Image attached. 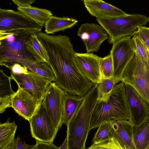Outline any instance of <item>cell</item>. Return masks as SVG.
<instances>
[{
  "instance_id": "4",
  "label": "cell",
  "mask_w": 149,
  "mask_h": 149,
  "mask_svg": "<svg viewBox=\"0 0 149 149\" xmlns=\"http://www.w3.org/2000/svg\"><path fill=\"white\" fill-rule=\"evenodd\" d=\"M32 31L0 32V64L6 67L19 64L24 59L34 60L27 51L25 43Z\"/></svg>"
},
{
  "instance_id": "1",
  "label": "cell",
  "mask_w": 149,
  "mask_h": 149,
  "mask_svg": "<svg viewBox=\"0 0 149 149\" xmlns=\"http://www.w3.org/2000/svg\"><path fill=\"white\" fill-rule=\"evenodd\" d=\"M37 35L47 52L55 73L54 82L64 91L84 97L95 84L78 69L74 60L76 52L69 38L65 35H49L42 31Z\"/></svg>"
},
{
  "instance_id": "31",
  "label": "cell",
  "mask_w": 149,
  "mask_h": 149,
  "mask_svg": "<svg viewBox=\"0 0 149 149\" xmlns=\"http://www.w3.org/2000/svg\"><path fill=\"white\" fill-rule=\"evenodd\" d=\"M149 49V28L142 26L138 27L136 33Z\"/></svg>"
},
{
  "instance_id": "27",
  "label": "cell",
  "mask_w": 149,
  "mask_h": 149,
  "mask_svg": "<svg viewBox=\"0 0 149 149\" xmlns=\"http://www.w3.org/2000/svg\"><path fill=\"white\" fill-rule=\"evenodd\" d=\"M113 122H104L98 127L92 141L93 144H97L108 141L113 128Z\"/></svg>"
},
{
  "instance_id": "29",
  "label": "cell",
  "mask_w": 149,
  "mask_h": 149,
  "mask_svg": "<svg viewBox=\"0 0 149 149\" xmlns=\"http://www.w3.org/2000/svg\"><path fill=\"white\" fill-rule=\"evenodd\" d=\"M86 149H125L114 135L113 129L109 140L97 144H92Z\"/></svg>"
},
{
  "instance_id": "5",
  "label": "cell",
  "mask_w": 149,
  "mask_h": 149,
  "mask_svg": "<svg viewBox=\"0 0 149 149\" xmlns=\"http://www.w3.org/2000/svg\"><path fill=\"white\" fill-rule=\"evenodd\" d=\"M96 20L107 32L109 43L113 44L121 38L136 35L138 27L146 25L149 19L142 15L128 14L108 19H97Z\"/></svg>"
},
{
  "instance_id": "15",
  "label": "cell",
  "mask_w": 149,
  "mask_h": 149,
  "mask_svg": "<svg viewBox=\"0 0 149 149\" xmlns=\"http://www.w3.org/2000/svg\"><path fill=\"white\" fill-rule=\"evenodd\" d=\"M18 87L12 100L11 107L18 115L29 121L36 113L41 103Z\"/></svg>"
},
{
  "instance_id": "12",
  "label": "cell",
  "mask_w": 149,
  "mask_h": 149,
  "mask_svg": "<svg viewBox=\"0 0 149 149\" xmlns=\"http://www.w3.org/2000/svg\"><path fill=\"white\" fill-rule=\"evenodd\" d=\"M77 35L83 41L88 53L97 52L102 43L108 38L104 29L93 23L82 24L78 29Z\"/></svg>"
},
{
  "instance_id": "20",
  "label": "cell",
  "mask_w": 149,
  "mask_h": 149,
  "mask_svg": "<svg viewBox=\"0 0 149 149\" xmlns=\"http://www.w3.org/2000/svg\"><path fill=\"white\" fill-rule=\"evenodd\" d=\"M134 143L136 149L149 148V116L133 127Z\"/></svg>"
},
{
  "instance_id": "23",
  "label": "cell",
  "mask_w": 149,
  "mask_h": 149,
  "mask_svg": "<svg viewBox=\"0 0 149 149\" xmlns=\"http://www.w3.org/2000/svg\"><path fill=\"white\" fill-rule=\"evenodd\" d=\"M78 22L77 20L72 18L52 16L45 24V31L47 34H53L57 32L70 28Z\"/></svg>"
},
{
  "instance_id": "11",
  "label": "cell",
  "mask_w": 149,
  "mask_h": 149,
  "mask_svg": "<svg viewBox=\"0 0 149 149\" xmlns=\"http://www.w3.org/2000/svg\"><path fill=\"white\" fill-rule=\"evenodd\" d=\"M29 122L31 136L36 140L53 143L58 130L53 125L42 102Z\"/></svg>"
},
{
  "instance_id": "24",
  "label": "cell",
  "mask_w": 149,
  "mask_h": 149,
  "mask_svg": "<svg viewBox=\"0 0 149 149\" xmlns=\"http://www.w3.org/2000/svg\"><path fill=\"white\" fill-rule=\"evenodd\" d=\"M20 64L39 75L52 79L54 81L56 79L55 73L50 65L46 62H36L34 60L27 58L24 59Z\"/></svg>"
},
{
  "instance_id": "2",
  "label": "cell",
  "mask_w": 149,
  "mask_h": 149,
  "mask_svg": "<svg viewBox=\"0 0 149 149\" xmlns=\"http://www.w3.org/2000/svg\"><path fill=\"white\" fill-rule=\"evenodd\" d=\"M97 84L84 96L83 102L67 126L68 149H86L93 112L97 101Z\"/></svg>"
},
{
  "instance_id": "18",
  "label": "cell",
  "mask_w": 149,
  "mask_h": 149,
  "mask_svg": "<svg viewBox=\"0 0 149 149\" xmlns=\"http://www.w3.org/2000/svg\"><path fill=\"white\" fill-rule=\"evenodd\" d=\"M10 76L0 70V113H3L6 109L11 107L12 98L15 92L12 89Z\"/></svg>"
},
{
  "instance_id": "16",
  "label": "cell",
  "mask_w": 149,
  "mask_h": 149,
  "mask_svg": "<svg viewBox=\"0 0 149 149\" xmlns=\"http://www.w3.org/2000/svg\"><path fill=\"white\" fill-rule=\"evenodd\" d=\"M85 8L97 19H108L123 16L128 14L121 9L101 0H84Z\"/></svg>"
},
{
  "instance_id": "3",
  "label": "cell",
  "mask_w": 149,
  "mask_h": 149,
  "mask_svg": "<svg viewBox=\"0 0 149 149\" xmlns=\"http://www.w3.org/2000/svg\"><path fill=\"white\" fill-rule=\"evenodd\" d=\"M130 119L125 84L122 81L114 86L107 100H97L92 115L90 130L106 121Z\"/></svg>"
},
{
  "instance_id": "36",
  "label": "cell",
  "mask_w": 149,
  "mask_h": 149,
  "mask_svg": "<svg viewBox=\"0 0 149 149\" xmlns=\"http://www.w3.org/2000/svg\"><path fill=\"white\" fill-rule=\"evenodd\" d=\"M59 149H68V137L66 135L63 143Z\"/></svg>"
},
{
  "instance_id": "26",
  "label": "cell",
  "mask_w": 149,
  "mask_h": 149,
  "mask_svg": "<svg viewBox=\"0 0 149 149\" xmlns=\"http://www.w3.org/2000/svg\"><path fill=\"white\" fill-rule=\"evenodd\" d=\"M119 82L113 77L109 78H102L97 84V100H107L111 95L113 87Z\"/></svg>"
},
{
  "instance_id": "7",
  "label": "cell",
  "mask_w": 149,
  "mask_h": 149,
  "mask_svg": "<svg viewBox=\"0 0 149 149\" xmlns=\"http://www.w3.org/2000/svg\"><path fill=\"white\" fill-rule=\"evenodd\" d=\"M44 26L18 11L0 9V32L33 31L37 33Z\"/></svg>"
},
{
  "instance_id": "13",
  "label": "cell",
  "mask_w": 149,
  "mask_h": 149,
  "mask_svg": "<svg viewBox=\"0 0 149 149\" xmlns=\"http://www.w3.org/2000/svg\"><path fill=\"white\" fill-rule=\"evenodd\" d=\"M124 83L130 116V120L134 125L139 124L149 116V105L133 87Z\"/></svg>"
},
{
  "instance_id": "35",
  "label": "cell",
  "mask_w": 149,
  "mask_h": 149,
  "mask_svg": "<svg viewBox=\"0 0 149 149\" xmlns=\"http://www.w3.org/2000/svg\"><path fill=\"white\" fill-rule=\"evenodd\" d=\"M13 2L18 7H26L31 6L35 2L34 0H12Z\"/></svg>"
},
{
  "instance_id": "25",
  "label": "cell",
  "mask_w": 149,
  "mask_h": 149,
  "mask_svg": "<svg viewBox=\"0 0 149 149\" xmlns=\"http://www.w3.org/2000/svg\"><path fill=\"white\" fill-rule=\"evenodd\" d=\"M18 11L30 19L44 26L49 18L53 16L49 10L31 6L18 7Z\"/></svg>"
},
{
  "instance_id": "17",
  "label": "cell",
  "mask_w": 149,
  "mask_h": 149,
  "mask_svg": "<svg viewBox=\"0 0 149 149\" xmlns=\"http://www.w3.org/2000/svg\"><path fill=\"white\" fill-rule=\"evenodd\" d=\"M113 122V133L123 147L125 149H136L133 140L134 125L129 120H118Z\"/></svg>"
},
{
  "instance_id": "21",
  "label": "cell",
  "mask_w": 149,
  "mask_h": 149,
  "mask_svg": "<svg viewBox=\"0 0 149 149\" xmlns=\"http://www.w3.org/2000/svg\"><path fill=\"white\" fill-rule=\"evenodd\" d=\"M84 98V97L74 95L64 91L63 124L67 125L81 104Z\"/></svg>"
},
{
  "instance_id": "10",
  "label": "cell",
  "mask_w": 149,
  "mask_h": 149,
  "mask_svg": "<svg viewBox=\"0 0 149 149\" xmlns=\"http://www.w3.org/2000/svg\"><path fill=\"white\" fill-rule=\"evenodd\" d=\"M10 77L18 86L40 103L43 99L47 87L50 83L54 81L52 79L42 76L31 71L19 74L11 73Z\"/></svg>"
},
{
  "instance_id": "28",
  "label": "cell",
  "mask_w": 149,
  "mask_h": 149,
  "mask_svg": "<svg viewBox=\"0 0 149 149\" xmlns=\"http://www.w3.org/2000/svg\"><path fill=\"white\" fill-rule=\"evenodd\" d=\"M133 46L141 61L149 67V49L140 37L137 34L131 38Z\"/></svg>"
},
{
  "instance_id": "6",
  "label": "cell",
  "mask_w": 149,
  "mask_h": 149,
  "mask_svg": "<svg viewBox=\"0 0 149 149\" xmlns=\"http://www.w3.org/2000/svg\"><path fill=\"white\" fill-rule=\"evenodd\" d=\"M122 81L133 87L149 105V67L136 53L124 70Z\"/></svg>"
},
{
  "instance_id": "14",
  "label": "cell",
  "mask_w": 149,
  "mask_h": 149,
  "mask_svg": "<svg viewBox=\"0 0 149 149\" xmlns=\"http://www.w3.org/2000/svg\"><path fill=\"white\" fill-rule=\"evenodd\" d=\"M75 63L80 72L94 84L102 78L100 64L102 57L93 53H77L74 56Z\"/></svg>"
},
{
  "instance_id": "33",
  "label": "cell",
  "mask_w": 149,
  "mask_h": 149,
  "mask_svg": "<svg viewBox=\"0 0 149 149\" xmlns=\"http://www.w3.org/2000/svg\"><path fill=\"white\" fill-rule=\"evenodd\" d=\"M34 145L26 144L18 136L15 139L12 149H33Z\"/></svg>"
},
{
  "instance_id": "9",
  "label": "cell",
  "mask_w": 149,
  "mask_h": 149,
  "mask_svg": "<svg viewBox=\"0 0 149 149\" xmlns=\"http://www.w3.org/2000/svg\"><path fill=\"white\" fill-rule=\"evenodd\" d=\"M113 44L110 53L113 67V77L120 82L125 68L135 55V51L131 36L121 38Z\"/></svg>"
},
{
  "instance_id": "30",
  "label": "cell",
  "mask_w": 149,
  "mask_h": 149,
  "mask_svg": "<svg viewBox=\"0 0 149 149\" xmlns=\"http://www.w3.org/2000/svg\"><path fill=\"white\" fill-rule=\"evenodd\" d=\"M102 78H109L113 76V67L111 56L110 54L102 58L100 64Z\"/></svg>"
},
{
  "instance_id": "22",
  "label": "cell",
  "mask_w": 149,
  "mask_h": 149,
  "mask_svg": "<svg viewBox=\"0 0 149 149\" xmlns=\"http://www.w3.org/2000/svg\"><path fill=\"white\" fill-rule=\"evenodd\" d=\"M10 120L0 124V149H12L15 141L17 126L14 121L10 122Z\"/></svg>"
},
{
  "instance_id": "37",
  "label": "cell",
  "mask_w": 149,
  "mask_h": 149,
  "mask_svg": "<svg viewBox=\"0 0 149 149\" xmlns=\"http://www.w3.org/2000/svg\"></svg>"
},
{
  "instance_id": "19",
  "label": "cell",
  "mask_w": 149,
  "mask_h": 149,
  "mask_svg": "<svg viewBox=\"0 0 149 149\" xmlns=\"http://www.w3.org/2000/svg\"><path fill=\"white\" fill-rule=\"evenodd\" d=\"M25 45L27 51L36 61L45 62L50 64L47 52L39 39L37 33L31 34Z\"/></svg>"
},
{
  "instance_id": "8",
  "label": "cell",
  "mask_w": 149,
  "mask_h": 149,
  "mask_svg": "<svg viewBox=\"0 0 149 149\" xmlns=\"http://www.w3.org/2000/svg\"><path fill=\"white\" fill-rule=\"evenodd\" d=\"M63 92L52 82L47 87L42 102L53 125L58 130L63 124Z\"/></svg>"
},
{
  "instance_id": "32",
  "label": "cell",
  "mask_w": 149,
  "mask_h": 149,
  "mask_svg": "<svg viewBox=\"0 0 149 149\" xmlns=\"http://www.w3.org/2000/svg\"><path fill=\"white\" fill-rule=\"evenodd\" d=\"M6 68L10 70L11 73L14 74L26 73L29 71L26 67L17 63H13Z\"/></svg>"
},
{
  "instance_id": "34",
  "label": "cell",
  "mask_w": 149,
  "mask_h": 149,
  "mask_svg": "<svg viewBox=\"0 0 149 149\" xmlns=\"http://www.w3.org/2000/svg\"><path fill=\"white\" fill-rule=\"evenodd\" d=\"M36 143L33 149H59V147L53 143H48L36 140Z\"/></svg>"
}]
</instances>
